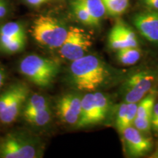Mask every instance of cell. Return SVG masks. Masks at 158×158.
Masks as SVG:
<instances>
[{
	"instance_id": "5bb4252c",
	"label": "cell",
	"mask_w": 158,
	"mask_h": 158,
	"mask_svg": "<svg viewBox=\"0 0 158 158\" xmlns=\"http://www.w3.org/2000/svg\"><path fill=\"white\" fill-rule=\"evenodd\" d=\"M87 10L91 16L95 21L97 26L100 24V21L106 13V7L102 0H79Z\"/></svg>"
},
{
	"instance_id": "83f0119b",
	"label": "cell",
	"mask_w": 158,
	"mask_h": 158,
	"mask_svg": "<svg viewBox=\"0 0 158 158\" xmlns=\"http://www.w3.org/2000/svg\"><path fill=\"white\" fill-rule=\"evenodd\" d=\"M141 2L148 8L153 10H158V0H141Z\"/></svg>"
},
{
	"instance_id": "1f68e13d",
	"label": "cell",
	"mask_w": 158,
	"mask_h": 158,
	"mask_svg": "<svg viewBox=\"0 0 158 158\" xmlns=\"http://www.w3.org/2000/svg\"><path fill=\"white\" fill-rule=\"evenodd\" d=\"M153 157H158V149L157 150V152H156L155 154V155H154Z\"/></svg>"
},
{
	"instance_id": "4fadbf2b",
	"label": "cell",
	"mask_w": 158,
	"mask_h": 158,
	"mask_svg": "<svg viewBox=\"0 0 158 158\" xmlns=\"http://www.w3.org/2000/svg\"><path fill=\"white\" fill-rule=\"evenodd\" d=\"M141 49L139 47H128L117 50L116 58L123 65H133L137 63L141 57Z\"/></svg>"
},
{
	"instance_id": "d4e9b609",
	"label": "cell",
	"mask_w": 158,
	"mask_h": 158,
	"mask_svg": "<svg viewBox=\"0 0 158 158\" xmlns=\"http://www.w3.org/2000/svg\"><path fill=\"white\" fill-rule=\"evenodd\" d=\"M152 117H137L136 116L133 122V126L144 134H149L152 130Z\"/></svg>"
},
{
	"instance_id": "7a4b0ae2",
	"label": "cell",
	"mask_w": 158,
	"mask_h": 158,
	"mask_svg": "<svg viewBox=\"0 0 158 158\" xmlns=\"http://www.w3.org/2000/svg\"><path fill=\"white\" fill-rule=\"evenodd\" d=\"M43 152L39 138L27 132H12L0 138V158H37Z\"/></svg>"
},
{
	"instance_id": "3957f363",
	"label": "cell",
	"mask_w": 158,
	"mask_h": 158,
	"mask_svg": "<svg viewBox=\"0 0 158 158\" xmlns=\"http://www.w3.org/2000/svg\"><path fill=\"white\" fill-rule=\"evenodd\" d=\"M19 70L32 84L39 87L46 88L58 75L59 64L54 59L37 54H29L21 59Z\"/></svg>"
},
{
	"instance_id": "f546056e",
	"label": "cell",
	"mask_w": 158,
	"mask_h": 158,
	"mask_svg": "<svg viewBox=\"0 0 158 158\" xmlns=\"http://www.w3.org/2000/svg\"><path fill=\"white\" fill-rule=\"evenodd\" d=\"M47 1H48V0H26V2H27L29 5H30L31 6H35V7H36V6H40L43 5V3L46 2Z\"/></svg>"
},
{
	"instance_id": "8fae6325",
	"label": "cell",
	"mask_w": 158,
	"mask_h": 158,
	"mask_svg": "<svg viewBox=\"0 0 158 158\" xmlns=\"http://www.w3.org/2000/svg\"><path fill=\"white\" fill-rule=\"evenodd\" d=\"M103 121L94 102V93H88L81 99V110L78 124V128L86 127Z\"/></svg>"
},
{
	"instance_id": "5b68a950",
	"label": "cell",
	"mask_w": 158,
	"mask_h": 158,
	"mask_svg": "<svg viewBox=\"0 0 158 158\" xmlns=\"http://www.w3.org/2000/svg\"><path fill=\"white\" fill-rule=\"evenodd\" d=\"M156 80L155 74L149 70H141L131 75L123 84L124 102H139L152 92Z\"/></svg>"
},
{
	"instance_id": "6da1fadb",
	"label": "cell",
	"mask_w": 158,
	"mask_h": 158,
	"mask_svg": "<svg viewBox=\"0 0 158 158\" xmlns=\"http://www.w3.org/2000/svg\"><path fill=\"white\" fill-rule=\"evenodd\" d=\"M108 75L106 64L94 55H85L73 61L70 65L72 81L79 90H96L104 84Z\"/></svg>"
},
{
	"instance_id": "603a6c76",
	"label": "cell",
	"mask_w": 158,
	"mask_h": 158,
	"mask_svg": "<svg viewBox=\"0 0 158 158\" xmlns=\"http://www.w3.org/2000/svg\"><path fill=\"white\" fill-rule=\"evenodd\" d=\"M94 102L98 108L99 113L103 120L107 116L108 110H109V101L107 97L101 92H95L94 93Z\"/></svg>"
},
{
	"instance_id": "7c38bea8",
	"label": "cell",
	"mask_w": 158,
	"mask_h": 158,
	"mask_svg": "<svg viewBox=\"0 0 158 158\" xmlns=\"http://www.w3.org/2000/svg\"><path fill=\"white\" fill-rule=\"evenodd\" d=\"M29 89L25 84L21 87L6 109L0 114V121L3 124H10L16 119L23 109L26 101L29 98Z\"/></svg>"
},
{
	"instance_id": "30bf717a",
	"label": "cell",
	"mask_w": 158,
	"mask_h": 158,
	"mask_svg": "<svg viewBox=\"0 0 158 158\" xmlns=\"http://www.w3.org/2000/svg\"><path fill=\"white\" fill-rule=\"evenodd\" d=\"M133 22L144 38L150 42L158 43V12L143 11L136 13Z\"/></svg>"
},
{
	"instance_id": "9c48e42d",
	"label": "cell",
	"mask_w": 158,
	"mask_h": 158,
	"mask_svg": "<svg viewBox=\"0 0 158 158\" xmlns=\"http://www.w3.org/2000/svg\"><path fill=\"white\" fill-rule=\"evenodd\" d=\"M108 46L114 50L138 46V37L129 26L117 21L110 30L108 37Z\"/></svg>"
},
{
	"instance_id": "ac0fdd59",
	"label": "cell",
	"mask_w": 158,
	"mask_h": 158,
	"mask_svg": "<svg viewBox=\"0 0 158 158\" xmlns=\"http://www.w3.org/2000/svg\"><path fill=\"white\" fill-rule=\"evenodd\" d=\"M0 37H26L24 27L17 22H8L0 27Z\"/></svg>"
},
{
	"instance_id": "f1b7e54d",
	"label": "cell",
	"mask_w": 158,
	"mask_h": 158,
	"mask_svg": "<svg viewBox=\"0 0 158 158\" xmlns=\"http://www.w3.org/2000/svg\"><path fill=\"white\" fill-rule=\"evenodd\" d=\"M7 12V7L5 2L0 0V19L5 16Z\"/></svg>"
},
{
	"instance_id": "9a60e30c",
	"label": "cell",
	"mask_w": 158,
	"mask_h": 158,
	"mask_svg": "<svg viewBox=\"0 0 158 158\" xmlns=\"http://www.w3.org/2000/svg\"><path fill=\"white\" fill-rule=\"evenodd\" d=\"M48 107V101L44 96L39 94H35L30 98H27L24 107H23V116H25Z\"/></svg>"
},
{
	"instance_id": "52a82bcc",
	"label": "cell",
	"mask_w": 158,
	"mask_h": 158,
	"mask_svg": "<svg viewBox=\"0 0 158 158\" xmlns=\"http://www.w3.org/2000/svg\"><path fill=\"white\" fill-rule=\"evenodd\" d=\"M122 134L125 151L130 157H142L147 155L152 149V139L133 125L124 129Z\"/></svg>"
},
{
	"instance_id": "44dd1931",
	"label": "cell",
	"mask_w": 158,
	"mask_h": 158,
	"mask_svg": "<svg viewBox=\"0 0 158 158\" xmlns=\"http://www.w3.org/2000/svg\"><path fill=\"white\" fill-rule=\"evenodd\" d=\"M23 83H15L6 89L2 93L0 94V114L6 109L15 96L16 95Z\"/></svg>"
},
{
	"instance_id": "7402d4cb",
	"label": "cell",
	"mask_w": 158,
	"mask_h": 158,
	"mask_svg": "<svg viewBox=\"0 0 158 158\" xmlns=\"http://www.w3.org/2000/svg\"><path fill=\"white\" fill-rule=\"evenodd\" d=\"M26 45L25 37H19L13 40L10 42L0 48V51L7 54H13L21 52L24 48Z\"/></svg>"
},
{
	"instance_id": "2e32d148",
	"label": "cell",
	"mask_w": 158,
	"mask_h": 158,
	"mask_svg": "<svg viewBox=\"0 0 158 158\" xmlns=\"http://www.w3.org/2000/svg\"><path fill=\"white\" fill-rule=\"evenodd\" d=\"M156 103V94L150 92L138 102L137 117H147L152 116L154 106Z\"/></svg>"
},
{
	"instance_id": "8992f818",
	"label": "cell",
	"mask_w": 158,
	"mask_h": 158,
	"mask_svg": "<svg viewBox=\"0 0 158 158\" xmlns=\"http://www.w3.org/2000/svg\"><path fill=\"white\" fill-rule=\"evenodd\" d=\"M92 44L91 37L83 29L70 27L64 43L59 47L63 58L70 61L76 60L86 55Z\"/></svg>"
},
{
	"instance_id": "e0dca14e",
	"label": "cell",
	"mask_w": 158,
	"mask_h": 158,
	"mask_svg": "<svg viewBox=\"0 0 158 158\" xmlns=\"http://www.w3.org/2000/svg\"><path fill=\"white\" fill-rule=\"evenodd\" d=\"M71 7L74 15L80 22L85 25L92 26V27L97 26L95 21L91 16L89 13L79 0H73L71 2Z\"/></svg>"
},
{
	"instance_id": "d6986e66",
	"label": "cell",
	"mask_w": 158,
	"mask_h": 158,
	"mask_svg": "<svg viewBox=\"0 0 158 158\" xmlns=\"http://www.w3.org/2000/svg\"><path fill=\"white\" fill-rule=\"evenodd\" d=\"M27 122L35 126H44L50 122L51 118V111L50 108L38 110L23 116Z\"/></svg>"
},
{
	"instance_id": "ba28073f",
	"label": "cell",
	"mask_w": 158,
	"mask_h": 158,
	"mask_svg": "<svg viewBox=\"0 0 158 158\" xmlns=\"http://www.w3.org/2000/svg\"><path fill=\"white\" fill-rule=\"evenodd\" d=\"M81 99L77 94L69 93L61 97L56 103L57 113L64 123L76 125L80 118Z\"/></svg>"
},
{
	"instance_id": "4316f807",
	"label": "cell",
	"mask_w": 158,
	"mask_h": 158,
	"mask_svg": "<svg viewBox=\"0 0 158 158\" xmlns=\"http://www.w3.org/2000/svg\"><path fill=\"white\" fill-rule=\"evenodd\" d=\"M152 129L158 133V102H156L152 112Z\"/></svg>"
},
{
	"instance_id": "4dcf8cb0",
	"label": "cell",
	"mask_w": 158,
	"mask_h": 158,
	"mask_svg": "<svg viewBox=\"0 0 158 158\" xmlns=\"http://www.w3.org/2000/svg\"><path fill=\"white\" fill-rule=\"evenodd\" d=\"M6 80V73L5 71L0 67V89L3 86L4 83Z\"/></svg>"
},
{
	"instance_id": "277c9868",
	"label": "cell",
	"mask_w": 158,
	"mask_h": 158,
	"mask_svg": "<svg viewBox=\"0 0 158 158\" xmlns=\"http://www.w3.org/2000/svg\"><path fill=\"white\" fill-rule=\"evenodd\" d=\"M68 32V28L50 15H40L31 26V35L40 45L50 48H59Z\"/></svg>"
},
{
	"instance_id": "cb8c5ba5",
	"label": "cell",
	"mask_w": 158,
	"mask_h": 158,
	"mask_svg": "<svg viewBox=\"0 0 158 158\" xmlns=\"http://www.w3.org/2000/svg\"><path fill=\"white\" fill-rule=\"evenodd\" d=\"M128 110V102H124L119 106L116 118V126L120 133L125 129V121Z\"/></svg>"
},
{
	"instance_id": "ffe728a7",
	"label": "cell",
	"mask_w": 158,
	"mask_h": 158,
	"mask_svg": "<svg viewBox=\"0 0 158 158\" xmlns=\"http://www.w3.org/2000/svg\"><path fill=\"white\" fill-rule=\"evenodd\" d=\"M106 12L111 16H118L126 11L129 0H102Z\"/></svg>"
},
{
	"instance_id": "484cf974",
	"label": "cell",
	"mask_w": 158,
	"mask_h": 158,
	"mask_svg": "<svg viewBox=\"0 0 158 158\" xmlns=\"http://www.w3.org/2000/svg\"><path fill=\"white\" fill-rule=\"evenodd\" d=\"M138 102H128V110L125 121V129L133 125L134 120L137 116Z\"/></svg>"
}]
</instances>
